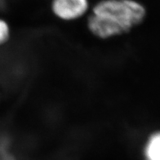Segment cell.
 <instances>
[{
    "mask_svg": "<svg viewBox=\"0 0 160 160\" xmlns=\"http://www.w3.org/2000/svg\"><path fill=\"white\" fill-rule=\"evenodd\" d=\"M143 160H160V131L148 136L142 148Z\"/></svg>",
    "mask_w": 160,
    "mask_h": 160,
    "instance_id": "obj_3",
    "label": "cell"
},
{
    "mask_svg": "<svg viewBox=\"0 0 160 160\" xmlns=\"http://www.w3.org/2000/svg\"><path fill=\"white\" fill-rule=\"evenodd\" d=\"M89 0H51L52 16L64 23H73L87 17L91 10Z\"/></svg>",
    "mask_w": 160,
    "mask_h": 160,
    "instance_id": "obj_2",
    "label": "cell"
},
{
    "mask_svg": "<svg viewBox=\"0 0 160 160\" xmlns=\"http://www.w3.org/2000/svg\"><path fill=\"white\" fill-rule=\"evenodd\" d=\"M146 17V9L137 0H100L86 17L89 35L107 42L128 35Z\"/></svg>",
    "mask_w": 160,
    "mask_h": 160,
    "instance_id": "obj_1",
    "label": "cell"
},
{
    "mask_svg": "<svg viewBox=\"0 0 160 160\" xmlns=\"http://www.w3.org/2000/svg\"><path fill=\"white\" fill-rule=\"evenodd\" d=\"M12 29L8 21L0 17V48H4L12 38Z\"/></svg>",
    "mask_w": 160,
    "mask_h": 160,
    "instance_id": "obj_4",
    "label": "cell"
}]
</instances>
